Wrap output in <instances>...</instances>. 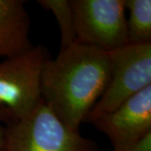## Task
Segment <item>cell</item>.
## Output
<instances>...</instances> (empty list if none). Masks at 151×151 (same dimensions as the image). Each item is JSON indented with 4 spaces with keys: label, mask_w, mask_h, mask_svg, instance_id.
<instances>
[{
    "label": "cell",
    "mask_w": 151,
    "mask_h": 151,
    "mask_svg": "<svg viewBox=\"0 0 151 151\" xmlns=\"http://www.w3.org/2000/svg\"><path fill=\"white\" fill-rule=\"evenodd\" d=\"M129 44L151 43V1L125 0Z\"/></svg>",
    "instance_id": "cell-8"
},
{
    "label": "cell",
    "mask_w": 151,
    "mask_h": 151,
    "mask_svg": "<svg viewBox=\"0 0 151 151\" xmlns=\"http://www.w3.org/2000/svg\"><path fill=\"white\" fill-rule=\"evenodd\" d=\"M13 121L8 110L0 105V151H6L8 125Z\"/></svg>",
    "instance_id": "cell-10"
},
{
    "label": "cell",
    "mask_w": 151,
    "mask_h": 151,
    "mask_svg": "<svg viewBox=\"0 0 151 151\" xmlns=\"http://www.w3.org/2000/svg\"><path fill=\"white\" fill-rule=\"evenodd\" d=\"M111 77L108 52L76 42L45 62L41 97L51 111L74 131L102 97Z\"/></svg>",
    "instance_id": "cell-1"
},
{
    "label": "cell",
    "mask_w": 151,
    "mask_h": 151,
    "mask_svg": "<svg viewBox=\"0 0 151 151\" xmlns=\"http://www.w3.org/2000/svg\"><path fill=\"white\" fill-rule=\"evenodd\" d=\"M76 42L110 52L129 44L125 0H71Z\"/></svg>",
    "instance_id": "cell-5"
},
{
    "label": "cell",
    "mask_w": 151,
    "mask_h": 151,
    "mask_svg": "<svg viewBox=\"0 0 151 151\" xmlns=\"http://www.w3.org/2000/svg\"><path fill=\"white\" fill-rule=\"evenodd\" d=\"M129 151H151V133L138 141Z\"/></svg>",
    "instance_id": "cell-11"
},
{
    "label": "cell",
    "mask_w": 151,
    "mask_h": 151,
    "mask_svg": "<svg viewBox=\"0 0 151 151\" xmlns=\"http://www.w3.org/2000/svg\"><path fill=\"white\" fill-rule=\"evenodd\" d=\"M111 77L85 122L111 113L130 97L151 86V43L127 44L108 52Z\"/></svg>",
    "instance_id": "cell-4"
},
{
    "label": "cell",
    "mask_w": 151,
    "mask_h": 151,
    "mask_svg": "<svg viewBox=\"0 0 151 151\" xmlns=\"http://www.w3.org/2000/svg\"><path fill=\"white\" fill-rule=\"evenodd\" d=\"M30 19L23 0H0V59H8L32 47Z\"/></svg>",
    "instance_id": "cell-7"
},
{
    "label": "cell",
    "mask_w": 151,
    "mask_h": 151,
    "mask_svg": "<svg viewBox=\"0 0 151 151\" xmlns=\"http://www.w3.org/2000/svg\"><path fill=\"white\" fill-rule=\"evenodd\" d=\"M39 4L53 14L58 23L60 33V49L76 42L75 20L70 1L69 0H40Z\"/></svg>",
    "instance_id": "cell-9"
},
{
    "label": "cell",
    "mask_w": 151,
    "mask_h": 151,
    "mask_svg": "<svg viewBox=\"0 0 151 151\" xmlns=\"http://www.w3.org/2000/svg\"><path fill=\"white\" fill-rule=\"evenodd\" d=\"M91 123L109 139L113 151H129L151 133V86Z\"/></svg>",
    "instance_id": "cell-6"
},
{
    "label": "cell",
    "mask_w": 151,
    "mask_h": 151,
    "mask_svg": "<svg viewBox=\"0 0 151 151\" xmlns=\"http://www.w3.org/2000/svg\"><path fill=\"white\" fill-rule=\"evenodd\" d=\"M6 151H98V146L68 128L41 99L28 116L8 125Z\"/></svg>",
    "instance_id": "cell-2"
},
{
    "label": "cell",
    "mask_w": 151,
    "mask_h": 151,
    "mask_svg": "<svg viewBox=\"0 0 151 151\" xmlns=\"http://www.w3.org/2000/svg\"><path fill=\"white\" fill-rule=\"evenodd\" d=\"M50 58L48 50L37 45L0 60V105L14 121L28 116L40 103L42 73Z\"/></svg>",
    "instance_id": "cell-3"
}]
</instances>
